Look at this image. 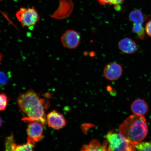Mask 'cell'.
I'll return each instance as SVG.
<instances>
[{
    "label": "cell",
    "mask_w": 151,
    "mask_h": 151,
    "mask_svg": "<svg viewBox=\"0 0 151 151\" xmlns=\"http://www.w3.org/2000/svg\"><path fill=\"white\" fill-rule=\"evenodd\" d=\"M20 112L26 116L22 118L25 122H37L44 126L46 124V113L50 103L47 99L40 97L34 90L30 89L20 94L17 99Z\"/></svg>",
    "instance_id": "obj_1"
},
{
    "label": "cell",
    "mask_w": 151,
    "mask_h": 151,
    "mask_svg": "<svg viewBox=\"0 0 151 151\" xmlns=\"http://www.w3.org/2000/svg\"><path fill=\"white\" fill-rule=\"evenodd\" d=\"M119 131L123 136L136 146L145 139L148 134L146 119L141 115H131L121 124Z\"/></svg>",
    "instance_id": "obj_2"
},
{
    "label": "cell",
    "mask_w": 151,
    "mask_h": 151,
    "mask_svg": "<svg viewBox=\"0 0 151 151\" xmlns=\"http://www.w3.org/2000/svg\"><path fill=\"white\" fill-rule=\"evenodd\" d=\"M109 151H135L136 146L119 133L110 132L106 136Z\"/></svg>",
    "instance_id": "obj_3"
},
{
    "label": "cell",
    "mask_w": 151,
    "mask_h": 151,
    "mask_svg": "<svg viewBox=\"0 0 151 151\" xmlns=\"http://www.w3.org/2000/svg\"><path fill=\"white\" fill-rule=\"evenodd\" d=\"M16 16L21 25L24 27H33L36 25L40 17L35 7L20 8Z\"/></svg>",
    "instance_id": "obj_4"
},
{
    "label": "cell",
    "mask_w": 151,
    "mask_h": 151,
    "mask_svg": "<svg viewBox=\"0 0 151 151\" xmlns=\"http://www.w3.org/2000/svg\"><path fill=\"white\" fill-rule=\"evenodd\" d=\"M147 18L146 15L139 9H134L129 14V20L133 23L132 31L141 40L145 39V31L143 24Z\"/></svg>",
    "instance_id": "obj_5"
},
{
    "label": "cell",
    "mask_w": 151,
    "mask_h": 151,
    "mask_svg": "<svg viewBox=\"0 0 151 151\" xmlns=\"http://www.w3.org/2000/svg\"><path fill=\"white\" fill-rule=\"evenodd\" d=\"M42 124L37 122H29L26 133L27 135V142L36 144V143L42 140L44 137Z\"/></svg>",
    "instance_id": "obj_6"
},
{
    "label": "cell",
    "mask_w": 151,
    "mask_h": 151,
    "mask_svg": "<svg viewBox=\"0 0 151 151\" xmlns=\"http://www.w3.org/2000/svg\"><path fill=\"white\" fill-rule=\"evenodd\" d=\"M61 40L62 45L65 48L74 49L80 44L81 37L78 32L74 30L69 29L62 35Z\"/></svg>",
    "instance_id": "obj_7"
},
{
    "label": "cell",
    "mask_w": 151,
    "mask_h": 151,
    "mask_svg": "<svg viewBox=\"0 0 151 151\" xmlns=\"http://www.w3.org/2000/svg\"><path fill=\"white\" fill-rule=\"evenodd\" d=\"M73 7L71 0H60L59 6L51 17L58 20L68 17L73 12Z\"/></svg>",
    "instance_id": "obj_8"
},
{
    "label": "cell",
    "mask_w": 151,
    "mask_h": 151,
    "mask_svg": "<svg viewBox=\"0 0 151 151\" xmlns=\"http://www.w3.org/2000/svg\"><path fill=\"white\" fill-rule=\"evenodd\" d=\"M46 122L49 127L56 130L61 129L66 124L63 115L55 110L46 115Z\"/></svg>",
    "instance_id": "obj_9"
},
{
    "label": "cell",
    "mask_w": 151,
    "mask_h": 151,
    "mask_svg": "<svg viewBox=\"0 0 151 151\" xmlns=\"http://www.w3.org/2000/svg\"><path fill=\"white\" fill-rule=\"evenodd\" d=\"M123 69L121 65L115 62L107 64L103 71L105 78L109 81L118 80L121 77Z\"/></svg>",
    "instance_id": "obj_10"
},
{
    "label": "cell",
    "mask_w": 151,
    "mask_h": 151,
    "mask_svg": "<svg viewBox=\"0 0 151 151\" xmlns=\"http://www.w3.org/2000/svg\"><path fill=\"white\" fill-rule=\"evenodd\" d=\"M119 50L124 53L132 54L137 51V47L136 43L130 38L125 37L118 43Z\"/></svg>",
    "instance_id": "obj_11"
},
{
    "label": "cell",
    "mask_w": 151,
    "mask_h": 151,
    "mask_svg": "<svg viewBox=\"0 0 151 151\" xmlns=\"http://www.w3.org/2000/svg\"><path fill=\"white\" fill-rule=\"evenodd\" d=\"M131 109L134 114L143 116L148 112V106L144 100L137 99L132 103Z\"/></svg>",
    "instance_id": "obj_12"
},
{
    "label": "cell",
    "mask_w": 151,
    "mask_h": 151,
    "mask_svg": "<svg viewBox=\"0 0 151 151\" xmlns=\"http://www.w3.org/2000/svg\"><path fill=\"white\" fill-rule=\"evenodd\" d=\"M107 145V142L101 144L99 141L93 139L88 144L84 145L81 151H109Z\"/></svg>",
    "instance_id": "obj_13"
},
{
    "label": "cell",
    "mask_w": 151,
    "mask_h": 151,
    "mask_svg": "<svg viewBox=\"0 0 151 151\" xmlns=\"http://www.w3.org/2000/svg\"><path fill=\"white\" fill-rule=\"evenodd\" d=\"M16 145L14 136L12 133L8 136L6 137L5 142V151H16L15 147Z\"/></svg>",
    "instance_id": "obj_14"
},
{
    "label": "cell",
    "mask_w": 151,
    "mask_h": 151,
    "mask_svg": "<svg viewBox=\"0 0 151 151\" xmlns=\"http://www.w3.org/2000/svg\"><path fill=\"white\" fill-rule=\"evenodd\" d=\"M35 145L28 142L23 145H17L15 147L16 151H34Z\"/></svg>",
    "instance_id": "obj_15"
},
{
    "label": "cell",
    "mask_w": 151,
    "mask_h": 151,
    "mask_svg": "<svg viewBox=\"0 0 151 151\" xmlns=\"http://www.w3.org/2000/svg\"><path fill=\"white\" fill-rule=\"evenodd\" d=\"M137 151H151V141L141 142L136 146Z\"/></svg>",
    "instance_id": "obj_16"
},
{
    "label": "cell",
    "mask_w": 151,
    "mask_h": 151,
    "mask_svg": "<svg viewBox=\"0 0 151 151\" xmlns=\"http://www.w3.org/2000/svg\"><path fill=\"white\" fill-rule=\"evenodd\" d=\"M9 99L6 94L0 93V111H4L7 107Z\"/></svg>",
    "instance_id": "obj_17"
},
{
    "label": "cell",
    "mask_w": 151,
    "mask_h": 151,
    "mask_svg": "<svg viewBox=\"0 0 151 151\" xmlns=\"http://www.w3.org/2000/svg\"><path fill=\"white\" fill-rule=\"evenodd\" d=\"M10 76L9 73L0 71V88H3L7 83Z\"/></svg>",
    "instance_id": "obj_18"
},
{
    "label": "cell",
    "mask_w": 151,
    "mask_h": 151,
    "mask_svg": "<svg viewBox=\"0 0 151 151\" xmlns=\"http://www.w3.org/2000/svg\"><path fill=\"white\" fill-rule=\"evenodd\" d=\"M125 0H98L100 4L104 5L107 4L118 6L122 4Z\"/></svg>",
    "instance_id": "obj_19"
},
{
    "label": "cell",
    "mask_w": 151,
    "mask_h": 151,
    "mask_svg": "<svg viewBox=\"0 0 151 151\" xmlns=\"http://www.w3.org/2000/svg\"><path fill=\"white\" fill-rule=\"evenodd\" d=\"M145 31L147 35L151 37V20H149L146 24Z\"/></svg>",
    "instance_id": "obj_20"
},
{
    "label": "cell",
    "mask_w": 151,
    "mask_h": 151,
    "mask_svg": "<svg viewBox=\"0 0 151 151\" xmlns=\"http://www.w3.org/2000/svg\"><path fill=\"white\" fill-rule=\"evenodd\" d=\"M3 54L0 53V65L1 64V61L3 59Z\"/></svg>",
    "instance_id": "obj_21"
},
{
    "label": "cell",
    "mask_w": 151,
    "mask_h": 151,
    "mask_svg": "<svg viewBox=\"0 0 151 151\" xmlns=\"http://www.w3.org/2000/svg\"><path fill=\"white\" fill-rule=\"evenodd\" d=\"M3 120L1 118V117L0 116V128L1 127L3 124Z\"/></svg>",
    "instance_id": "obj_22"
}]
</instances>
